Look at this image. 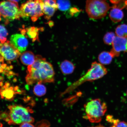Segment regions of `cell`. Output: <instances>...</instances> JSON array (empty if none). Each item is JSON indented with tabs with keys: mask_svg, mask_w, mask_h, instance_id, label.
Returning <instances> with one entry per match:
<instances>
[{
	"mask_svg": "<svg viewBox=\"0 0 127 127\" xmlns=\"http://www.w3.org/2000/svg\"><path fill=\"white\" fill-rule=\"evenodd\" d=\"M46 88L41 83H37L33 89L34 94L38 96H44L46 94Z\"/></svg>",
	"mask_w": 127,
	"mask_h": 127,
	"instance_id": "d6986e66",
	"label": "cell"
},
{
	"mask_svg": "<svg viewBox=\"0 0 127 127\" xmlns=\"http://www.w3.org/2000/svg\"><path fill=\"white\" fill-rule=\"evenodd\" d=\"M116 127H127V123L125 121H120L117 124Z\"/></svg>",
	"mask_w": 127,
	"mask_h": 127,
	"instance_id": "d4e9b609",
	"label": "cell"
},
{
	"mask_svg": "<svg viewBox=\"0 0 127 127\" xmlns=\"http://www.w3.org/2000/svg\"><path fill=\"white\" fill-rule=\"evenodd\" d=\"M57 4L58 9L62 11L68 10L71 6L69 0H57Z\"/></svg>",
	"mask_w": 127,
	"mask_h": 127,
	"instance_id": "ffe728a7",
	"label": "cell"
},
{
	"mask_svg": "<svg viewBox=\"0 0 127 127\" xmlns=\"http://www.w3.org/2000/svg\"><path fill=\"white\" fill-rule=\"evenodd\" d=\"M21 17H31L35 22L44 15L42 0H28L21 4L20 8Z\"/></svg>",
	"mask_w": 127,
	"mask_h": 127,
	"instance_id": "8992f818",
	"label": "cell"
},
{
	"mask_svg": "<svg viewBox=\"0 0 127 127\" xmlns=\"http://www.w3.org/2000/svg\"><path fill=\"white\" fill-rule=\"evenodd\" d=\"M115 34L119 37L127 38V25L123 24L118 25L116 28Z\"/></svg>",
	"mask_w": 127,
	"mask_h": 127,
	"instance_id": "ac0fdd59",
	"label": "cell"
},
{
	"mask_svg": "<svg viewBox=\"0 0 127 127\" xmlns=\"http://www.w3.org/2000/svg\"><path fill=\"white\" fill-rule=\"evenodd\" d=\"M116 34L112 32H109L105 35L103 41L104 43L108 45H112L116 37Z\"/></svg>",
	"mask_w": 127,
	"mask_h": 127,
	"instance_id": "44dd1931",
	"label": "cell"
},
{
	"mask_svg": "<svg viewBox=\"0 0 127 127\" xmlns=\"http://www.w3.org/2000/svg\"><path fill=\"white\" fill-rule=\"evenodd\" d=\"M1 13L0 12V21L1 20Z\"/></svg>",
	"mask_w": 127,
	"mask_h": 127,
	"instance_id": "f546056e",
	"label": "cell"
},
{
	"mask_svg": "<svg viewBox=\"0 0 127 127\" xmlns=\"http://www.w3.org/2000/svg\"><path fill=\"white\" fill-rule=\"evenodd\" d=\"M39 29L35 27H30L26 29H21V32L22 34L29 38L33 42L39 41Z\"/></svg>",
	"mask_w": 127,
	"mask_h": 127,
	"instance_id": "7c38bea8",
	"label": "cell"
},
{
	"mask_svg": "<svg viewBox=\"0 0 127 127\" xmlns=\"http://www.w3.org/2000/svg\"><path fill=\"white\" fill-rule=\"evenodd\" d=\"M84 108L86 114L85 118L94 123L100 122L107 110L106 103L99 99L92 100L85 105Z\"/></svg>",
	"mask_w": 127,
	"mask_h": 127,
	"instance_id": "277c9868",
	"label": "cell"
},
{
	"mask_svg": "<svg viewBox=\"0 0 127 127\" xmlns=\"http://www.w3.org/2000/svg\"><path fill=\"white\" fill-rule=\"evenodd\" d=\"M10 66H7V64H5L4 61V58L0 55V73H2L5 71L7 70L10 69Z\"/></svg>",
	"mask_w": 127,
	"mask_h": 127,
	"instance_id": "603a6c76",
	"label": "cell"
},
{
	"mask_svg": "<svg viewBox=\"0 0 127 127\" xmlns=\"http://www.w3.org/2000/svg\"><path fill=\"white\" fill-rule=\"evenodd\" d=\"M20 127H34L32 123H25L20 125Z\"/></svg>",
	"mask_w": 127,
	"mask_h": 127,
	"instance_id": "484cf974",
	"label": "cell"
},
{
	"mask_svg": "<svg viewBox=\"0 0 127 127\" xmlns=\"http://www.w3.org/2000/svg\"><path fill=\"white\" fill-rule=\"evenodd\" d=\"M2 77L0 76V82L1 80H2Z\"/></svg>",
	"mask_w": 127,
	"mask_h": 127,
	"instance_id": "f1b7e54d",
	"label": "cell"
},
{
	"mask_svg": "<svg viewBox=\"0 0 127 127\" xmlns=\"http://www.w3.org/2000/svg\"><path fill=\"white\" fill-rule=\"evenodd\" d=\"M42 8L44 18L49 20L58 9L57 0H42Z\"/></svg>",
	"mask_w": 127,
	"mask_h": 127,
	"instance_id": "8fae6325",
	"label": "cell"
},
{
	"mask_svg": "<svg viewBox=\"0 0 127 127\" xmlns=\"http://www.w3.org/2000/svg\"><path fill=\"white\" fill-rule=\"evenodd\" d=\"M124 0H109L111 3L114 5H116L121 2Z\"/></svg>",
	"mask_w": 127,
	"mask_h": 127,
	"instance_id": "4316f807",
	"label": "cell"
},
{
	"mask_svg": "<svg viewBox=\"0 0 127 127\" xmlns=\"http://www.w3.org/2000/svg\"><path fill=\"white\" fill-rule=\"evenodd\" d=\"M113 58L110 52H103L100 54L98 59L100 63L106 65L110 64Z\"/></svg>",
	"mask_w": 127,
	"mask_h": 127,
	"instance_id": "e0dca14e",
	"label": "cell"
},
{
	"mask_svg": "<svg viewBox=\"0 0 127 127\" xmlns=\"http://www.w3.org/2000/svg\"><path fill=\"white\" fill-rule=\"evenodd\" d=\"M8 108V113H3L1 116L9 124L20 125L25 123H34V119L27 108L17 105L9 106Z\"/></svg>",
	"mask_w": 127,
	"mask_h": 127,
	"instance_id": "7a4b0ae2",
	"label": "cell"
},
{
	"mask_svg": "<svg viewBox=\"0 0 127 127\" xmlns=\"http://www.w3.org/2000/svg\"><path fill=\"white\" fill-rule=\"evenodd\" d=\"M7 0L12 1V2L18 3L19 0Z\"/></svg>",
	"mask_w": 127,
	"mask_h": 127,
	"instance_id": "83f0119b",
	"label": "cell"
},
{
	"mask_svg": "<svg viewBox=\"0 0 127 127\" xmlns=\"http://www.w3.org/2000/svg\"><path fill=\"white\" fill-rule=\"evenodd\" d=\"M106 120L109 123L112 124V125L111 126L112 127H116L117 124L120 121L118 119H114L113 116L110 115L107 116Z\"/></svg>",
	"mask_w": 127,
	"mask_h": 127,
	"instance_id": "cb8c5ba5",
	"label": "cell"
},
{
	"mask_svg": "<svg viewBox=\"0 0 127 127\" xmlns=\"http://www.w3.org/2000/svg\"><path fill=\"white\" fill-rule=\"evenodd\" d=\"M36 57L33 52L31 51L24 52L21 55L20 60L24 64L27 66L31 65L35 61Z\"/></svg>",
	"mask_w": 127,
	"mask_h": 127,
	"instance_id": "9a60e30c",
	"label": "cell"
},
{
	"mask_svg": "<svg viewBox=\"0 0 127 127\" xmlns=\"http://www.w3.org/2000/svg\"><path fill=\"white\" fill-rule=\"evenodd\" d=\"M3 126V125L2 124L0 123V127H2Z\"/></svg>",
	"mask_w": 127,
	"mask_h": 127,
	"instance_id": "4dcf8cb0",
	"label": "cell"
},
{
	"mask_svg": "<svg viewBox=\"0 0 127 127\" xmlns=\"http://www.w3.org/2000/svg\"><path fill=\"white\" fill-rule=\"evenodd\" d=\"M111 7L107 0H87L86 11L89 17L98 19L105 17Z\"/></svg>",
	"mask_w": 127,
	"mask_h": 127,
	"instance_id": "5b68a950",
	"label": "cell"
},
{
	"mask_svg": "<svg viewBox=\"0 0 127 127\" xmlns=\"http://www.w3.org/2000/svg\"><path fill=\"white\" fill-rule=\"evenodd\" d=\"M8 33L7 29L2 25H0V42L4 43L7 41Z\"/></svg>",
	"mask_w": 127,
	"mask_h": 127,
	"instance_id": "7402d4cb",
	"label": "cell"
},
{
	"mask_svg": "<svg viewBox=\"0 0 127 127\" xmlns=\"http://www.w3.org/2000/svg\"><path fill=\"white\" fill-rule=\"evenodd\" d=\"M0 12L1 15L9 21L18 20L21 17L20 8L18 3L7 0L0 2Z\"/></svg>",
	"mask_w": 127,
	"mask_h": 127,
	"instance_id": "52a82bcc",
	"label": "cell"
},
{
	"mask_svg": "<svg viewBox=\"0 0 127 127\" xmlns=\"http://www.w3.org/2000/svg\"><path fill=\"white\" fill-rule=\"evenodd\" d=\"M126 94H127V92H126Z\"/></svg>",
	"mask_w": 127,
	"mask_h": 127,
	"instance_id": "1f68e13d",
	"label": "cell"
},
{
	"mask_svg": "<svg viewBox=\"0 0 127 127\" xmlns=\"http://www.w3.org/2000/svg\"><path fill=\"white\" fill-rule=\"evenodd\" d=\"M111 9L109 16L111 20L115 23L121 21L124 17L123 9L114 5Z\"/></svg>",
	"mask_w": 127,
	"mask_h": 127,
	"instance_id": "4fadbf2b",
	"label": "cell"
},
{
	"mask_svg": "<svg viewBox=\"0 0 127 127\" xmlns=\"http://www.w3.org/2000/svg\"><path fill=\"white\" fill-rule=\"evenodd\" d=\"M112 45L110 52L114 58L119 57L122 52L127 53V38L116 36Z\"/></svg>",
	"mask_w": 127,
	"mask_h": 127,
	"instance_id": "9c48e42d",
	"label": "cell"
},
{
	"mask_svg": "<svg viewBox=\"0 0 127 127\" xmlns=\"http://www.w3.org/2000/svg\"><path fill=\"white\" fill-rule=\"evenodd\" d=\"M10 42L21 53L25 51L28 44V40L23 34H15L11 36Z\"/></svg>",
	"mask_w": 127,
	"mask_h": 127,
	"instance_id": "30bf717a",
	"label": "cell"
},
{
	"mask_svg": "<svg viewBox=\"0 0 127 127\" xmlns=\"http://www.w3.org/2000/svg\"><path fill=\"white\" fill-rule=\"evenodd\" d=\"M7 83L0 90V96L3 99L8 100L13 99L15 95L14 89L12 87H9Z\"/></svg>",
	"mask_w": 127,
	"mask_h": 127,
	"instance_id": "5bb4252c",
	"label": "cell"
},
{
	"mask_svg": "<svg viewBox=\"0 0 127 127\" xmlns=\"http://www.w3.org/2000/svg\"><path fill=\"white\" fill-rule=\"evenodd\" d=\"M21 54L10 41L7 40L4 43L0 42V55L6 61L11 62L16 60Z\"/></svg>",
	"mask_w": 127,
	"mask_h": 127,
	"instance_id": "ba28073f",
	"label": "cell"
},
{
	"mask_svg": "<svg viewBox=\"0 0 127 127\" xmlns=\"http://www.w3.org/2000/svg\"><path fill=\"white\" fill-rule=\"evenodd\" d=\"M60 68L63 74L68 75L74 72L75 66L71 62L65 60L61 63Z\"/></svg>",
	"mask_w": 127,
	"mask_h": 127,
	"instance_id": "2e32d148",
	"label": "cell"
},
{
	"mask_svg": "<svg viewBox=\"0 0 127 127\" xmlns=\"http://www.w3.org/2000/svg\"><path fill=\"white\" fill-rule=\"evenodd\" d=\"M55 75L51 64L40 55H37L34 63L28 66L26 80L29 85L51 83L54 82Z\"/></svg>",
	"mask_w": 127,
	"mask_h": 127,
	"instance_id": "6da1fadb",
	"label": "cell"
},
{
	"mask_svg": "<svg viewBox=\"0 0 127 127\" xmlns=\"http://www.w3.org/2000/svg\"><path fill=\"white\" fill-rule=\"evenodd\" d=\"M107 73V70L103 65L96 62L92 63L91 68L87 72L78 80L68 87L61 95L73 91L79 86L87 81H93L100 79Z\"/></svg>",
	"mask_w": 127,
	"mask_h": 127,
	"instance_id": "3957f363",
	"label": "cell"
}]
</instances>
